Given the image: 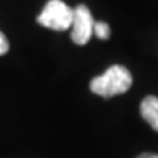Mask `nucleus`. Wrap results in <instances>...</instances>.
<instances>
[{
  "mask_svg": "<svg viewBox=\"0 0 158 158\" xmlns=\"http://www.w3.org/2000/svg\"><path fill=\"white\" fill-rule=\"evenodd\" d=\"M132 82L133 78L127 69L120 64H113L102 75L92 79L89 88L97 95L110 98V97L124 94L132 86Z\"/></svg>",
  "mask_w": 158,
  "mask_h": 158,
  "instance_id": "obj_1",
  "label": "nucleus"
},
{
  "mask_svg": "<svg viewBox=\"0 0 158 158\" xmlns=\"http://www.w3.org/2000/svg\"><path fill=\"white\" fill-rule=\"evenodd\" d=\"M72 19L73 9H70L62 0H50L38 15L37 22L54 31H66L72 27Z\"/></svg>",
  "mask_w": 158,
  "mask_h": 158,
  "instance_id": "obj_2",
  "label": "nucleus"
},
{
  "mask_svg": "<svg viewBox=\"0 0 158 158\" xmlns=\"http://www.w3.org/2000/svg\"><path fill=\"white\" fill-rule=\"evenodd\" d=\"M94 18L89 9L85 5H78L73 9V19H72V34L70 38L75 44L85 45L94 34Z\"/></svg>",
  "mask_w": 158,
  "mask_h": 158,
  "instance_id": "obj_3",
  "label": "nucleus"
},
{
  "mask_svg": "<svg viewBox=\"0 0 158 158\" xmlns=\"http://www.w3.org/2000/svg\"><path fill=\"white\" fill-rule=\"evenodd\" d=\"M141 116L148 124L158 132V98L154 95L145 97L141 102Z\"/></svg>",
  "mask_w": 158,
  "mask_h": 158,
  "instance_id": "obj_4",
  "label": "nucleus"
},
{
  "mask_svg": "<svg viewBox=\"0 0 158 158\" xmlns=\"http://www.w3.org/2000/svg\"><path fill=\"white\" fill-rule=\"evenodd\" d=\"M94 34H95L97 38H100V40H108L110 38V34H111L108 23L94 22Z\"/></svg>",
  "mask_w": 158,
  "mask_h": 158,
  "instance_id": "obj_5",
  "label": "nucleus"
},
{
  "mask_svg": "<svg viewBox=\"0 0 158 158\" xmlns=\"http://www.w3.org/2000/svg\"><path fill=\"white\" fill-rule=\"evenodd\" d=\"M9 51V41L6 38V35L0 31V56H3Z\"/></svg>",
  "mask_w": 158,
  "mask_h": 158,
  "instance_id": "obj_6",
  "label": "nucleus"
},
{
  "mask_svg": "<svg viewBox=\"0 0 158 158\" xmlns=\"http://www.w3.org/2000/svg\"><path fill=\"white\" fill-rule=\"evenodd\" d=\"M136 158H158V154H151V152H145V154H141L139 157Z\"/></svg>",
  "mask_w": 158,
  "mask_h": 158,
  "instance_id": "obj_7",
  "label": "nucleus"
}]
</instances>
